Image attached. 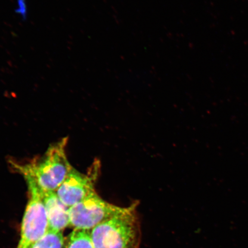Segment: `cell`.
<instances>
[{
    "label": "cell",
    "mask_w": 248,
    "mask_h": 248,
    "mask_svg": "<svg viewBox=\"0 0 248 248\" xmlns=\"http://www.w3.org/2000/svg\"><path fill=\"white\" fill-rule=\"evenodd\" d=\"M64 138L51 144L41 157L25 164H12L27 183H32L43 191H56L73 167L67 159Z\"/></svg>",
    "instance_id": "cell-1"
},
{
    "label": "cell",
    "mask_w": 248,
    "mask_h": 248,
    "mask_svg": "<svg viewBox=\"0 0 248 248\" xmlns=\"http://www.w3.org/2000/svg\"><path fill=\"white\" fill-rule=\"evenodd\" d=\"M136 203L122 207L119 212L93 228L92 240L94 248H136L139 229Z\"/></svg>",
    "instance_id": "cell-2"
},
{
    "label": "cell",
    "mask_w": 248,
    "mask_h": 248,
    "mask_svg": "<svg viewBox=\"0 0 248 248\" xmlns=\"http://www.w3.org/2000/svg\"><path fill=\"white\" fill-rule=\"evenodd\" d=\"M29 201L23 217L17 248H30L48 231L47 215L42 191L32 183H27Z\"/></svg>",
    "instance_id": "cell-3"
},
{
    "label": "cell",
    "mask_w": 248,
    "mask_h": 248,
    "mask_svg": "<svg viewBox=\"0 0 248 248\" xmlns=\"http://www.w3.org/2000/svg\"><path fill=\"white\" fill-rule=\"evenodd\" d=\"M104 201L94 192L78 203L70 207V225L80 230H92L122 210Z\"/></svg>",
    "instance_id": "cell-4"
},
{
    "label": "cell",
    "mask_w": 248,
    "mask_h": 248,
    "mask_svg": "<svg viewBox=\"0 0 248 248\" xmlns=\"http://www.w3.org/2000/svg\"><path fill=\"white\" fill-rule=\"evenodd\" d=\"M100 164H93L90 171L85 174L74 169L56 191L59 198L68 207H72L94 193V185L98 176Z\"/></svg>",
    "instance_id": "cell-5"
},
{
    "label": "cell",
    "mask_w": 248,
    "mask_h": 248,
    "mask_svg": "<svg viewBox=\"0 0 248 248\" xmlns=\"http://www.w3.org/2000/svg\"><path fill=\"white\" fill-rule=\"evenodd\" d=\"M42 195L48 217V230L62 232L70 225L69 207L62 202L55 191H42Z\"/></svg>",
    "instance_id": "cell-6"
},
{
    "label": "cell",
    "mask_w": 248,
    "mask_h": 248,
    "mask_svg": "<svg viewBox=\"0 0 248 248\" xmlns=\"http://www.w3.org/2000/svg\"><path fill=\"white\" fill-rule=\"evenodd\" d=\"M67 248H94L89 231L75 229L71 232Z\"/></svg>",
    "instance_id": "cell-7"
},
{
    "label": "cell",
    "mask_w": 248,
    "mask_h": 248,
    "mask_svg": "<svg viewBox=\"0 0 248 248\" xmlns=\"http://www.w3.org/2000/svg\"><path fill=\"white\" fill-rule=\"evenodd\" d=\"M64 237L62 232L48 230L30 248H62Z\"/></svg>",
    "instance_id": "cell-8"
},
{
    "label": "cell",
    "mask_w": 248,
    "mask_h": 248,
    "mask_svg": "<svg viewBox=\"0 0 248 248\" xmlns=\"http://www.w3.org/2000/svg\"><path fill=\"white\" fill-rule=\"evenodd\" d=\"M16 13L20 16L23 20H26L28 16V7L26 0H16Z\"/></svg>",
    "instance_id": "cell-9"
}]
</instances>
